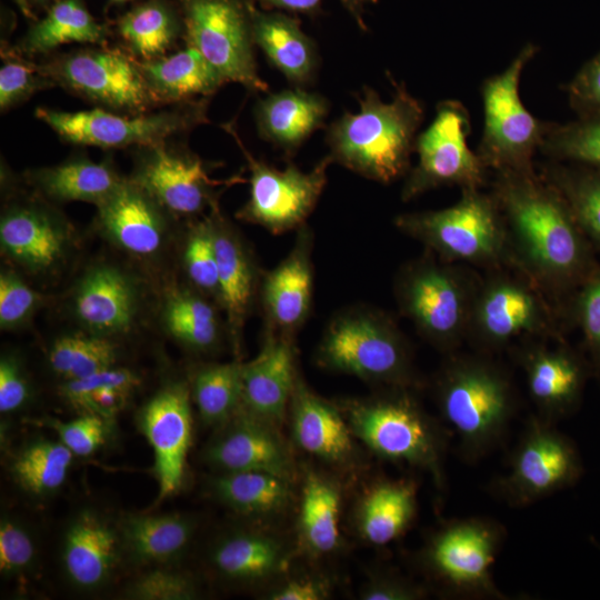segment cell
<instances>
[{
  "instance_id": "cell-1",
  "label": "cell",
  "mask_w": 600,
  "mask_h": 600,
  "mask_svg": "<svg viewBox=\"0 0 600 600\" xmlns=\"http://www.w3.org/2000/svg\"><path fill=\"white\" fill-rule=\"evenodd\" d=\"M512 263L537 284L558 288L580 276L586 262L582 230L560 191L542 174L493 172Z\"/></svg>"
},
{
  "instance_id": "cell-2",
  "label": "cell",
  "mask_w": 600,
  "mask_h": 600,
  "mask_svg": "<svg viewBox=\"0 0 600 600\" xmlns=\"http://www.w3.org/2000/svg\"><path fill=\"white\" fill-rule=\"evenodd\" d=\"M387 77L394 90L390 102L366 86L358 97L359 111H346L326 132L333 162L381 183L408 173L417 131L424 118L422 102L391 73Z\"/></svg>"
},
{
  "instance_id": "cell-3",
  "label": "cell",
  "mask_w": 600,
  "mask_h": 600,
  "mask_svg": "<svg viewBox=\"0 0 600 600\" xmlns=\"http://www.w3.org/2000/svg\"><path fill=\"white\" fill-rule=\"evenodd\" d=\"M436 396L442 418L458 437L459 453L468 462L501 443L516 410L506 372L481 357H451L438 376Z\"/></svg>"
},
{
  "instance_id": "cell-4",
  "label": "cell",
  "mask_w": 600,
  "mask_h": 600,
  "mask_svg": "<svg viewBox=\"0 0 600 600\" xmlns=\"http://www.w3.org/2000/svg\"><path fill=\"white\" fill-rule=\"evenodd\" d=\"M394 223L446 262L496 269L506 262L512 263L506 223L491 192L463 189L454 204L403 213Z\"/></svg>"
},
{
  "instance_id": "cell-5",
  "label": "cell",
  "mask_w": 600,
  "mask_h": 600,
  "mask_svg": "<svg viewBox=\"0 0 600 600\" xmlns=\"http://www.w3.org/2000/svg\"><path fill=\"white\" fill-rule=\"evenodd\" d=\"M404 389L349 402L346 419L352 434L376 454L424 469L442 487L447 436Z\"/></svg>"
},
{
  "instance_id": "cell-6",
  "label": "cell",
  "mask_w": 600,
  "mask_h": 600,
  "mask_svg": "<svg viewBox=\"0 0 600 600\" xmlns=\"http://www.w3.org/2000/svg\"><path fill=\"white\" fill-rule=\"evenodd\" d=\"M317 361L326 369L392 388L416 382L404 337L377 310L352 309L337 316L322 337Z\"/></svg>"
},
{
  "instance_id": "cell-7",
  "label": "cell",
  "mask_w": 600,
  "mask_h": 600,
  "mask_svg": "<svg viewBox=\"0 0 600 600\" xmlns=\"http://www.w3.org/2000/svg\"><path fill=\"white\" fill-rule=\"evenodd\" d=\"M539 50L527 42L503 71L481 83L483 130L476 152L490 172L534 170L533 157L551 122L524 107L519 87L526 66Z\"/></svg>"
},
{
  "instance_id": "cell-8",
  "label": "cell",
  "mask_w": 600,
  "mask_h": 600,
  "mask_svg": "<svg viewBox=\"0 0 600 600\" xmlns=\"http://www.w3.org/2000/svg\"><path fill=\"white\" fill-rule=\"evenodd\" d=\"M396 286L402 313L434 347L452 351L468 337L478 284L460 269L422 258L404 267Z\"/></svg>"
},
{
  "instance_id": "cell-9",
  "label": "cell",
  "mask_w": 600,
  "mask_h": 600,
  "mask_svg": "<svg viewBox=\"0 0 600 600\" xmlns=\"http://www.w3.org/2000/svg\"><path fill=\"white\" fill-rule=\"evenodd\" d=\"M504 538V527L494 519H453L429 538L422 551V562L451 596L508 599L492 576V567Z\"/></svg>"
},
{
  "instance_id": "cell-10",
  "label": "cell",
  "mask_w": 600,
  "mask_h": 600,
  "mask_svg": "<svg viewBox=\"0 0 600 600\" xmlns=\"http://www.w3.org/2000/svg\"><path fill=\"white\" fill-rule=\"evenodd\" d=\"M187 46L197 49L224 78L251 92L268 83L257 70L251 0H178Z\"/></svg>"
},
{
  "instance_id": "cell-11",
  "label": "cell",
  "mask_w": 600,
  "mask_h": 600,
  "mask_svg": "<svg viewBox=\"0 0 600 600\" xmlns=\"http://www.w3.org/2000/svg\"><path fill=\"white\" fill-rule=\"evenodd\" d=\"M470 132V114L462 102L450 99L437 104L432 122L416 138L418 162L407 173L402 201L442 186L463 190L481 189L487 183L490 170L469 148Z\"/></svg>"
},
{
  "instance_id": "cell-12",
  "label": "cell",
  "mask_w": 600,
  "mask_h": 600,
  "mask_svg": "<svg viewBox=\"0 0 600 600\" xmlns=\"http://www.w3.org/2000/svg\"><path fill=\"white\" fill-rule=\"evenodd\" d=\"M223 128L238 143L250 171L249 199L239 210L238 218L273 234L301 228L324 189L332 158L326 156L309 172L290 162L284 170H278L256 159L232 124L227 123Z\"/></svg>"
},
{
  "instance_id": "cell-13",
  "label": "cell",
  "mask_w": 600,
  "mask_h": 600,
  "mask_svg": "<svg viewBox=\"0 0 600 600\" xmlns=\"http://www.w3.org/2000/svg\"><path fill=\"white\" fill-rule=\"evenodd\" d=\"M580 461L571 441L553 423L531 417L512 452L508 471L492 481V493L512 507L532 504L572 484Z\"/></svg>"
},
{
  "instance_id": "cell-14",
  "label": "cell",
  "mask_w": 600,
  "mask_h": 600,
  "mask_svg": "<svg viewBox=\"0 0 600 600\" xmlns=\"http://www.w3.org/2000/svg\"><path fill=\"white\" fill-rule=\"evenodd\" d=\"M207 99L153 114L121 116L103 109L76 112L38 108L36 116L68 142L99 148L154 146L206 122Z\"/></svg>"
},
{
  "instance_id": "cell-15",
  "label": "cell",
  "mask_w": 600,
  "mask_h": 600,
  "mask_svg": "<svg viewBox=\"0 0 600 600\" xmlns=\"http://www.w3.org/2000/svg\"><path fill=\"white\" fill-rule=\"evenodd\" d=\"M537 283L499 273L478 284L468 337L478 347L497 350L516 339L551 333V313Z\"/></svg>"
},
{
  "instance_id": "cell-16",
  "label": "cell",
  "mask_w": 600,
  "mask_h": 600,
  "mask_svg": "<svg viewBox=\"0 0 600 600\" xmlns=\"http://www.w3.org/2000/svg\"><path fill=\"white\" fill-rule=\"evenodd\" d=\"M64 86L108 108L144 111L156 102L138 61L118 50H83L41 68Z\"/></svg>"
},
{
  "instance_id": "cell-17",
  "label": "cell",
  "mask_w": 600,
  "mask_h": 600,
  "mask_svg": "<svg viewBox=\"0 0 600 600\" xmlns=\"http://www.w3.org/2000/svg\"><path fill=\"white\" fill-rule=\"evenodd\" d=\"M140 426L153 451L157 499L162 501L179 490L184 476L192 437L188 388L172 384L159 391L142 409Z\"/></svg>"
},
{
  "instance_id": "cell-18",
  "label": "cell",
  "mask_w": 600,
  "mask_h": 600,
  "mask_svg": "<svg viewBox=\"0 0 600 600\" xmlns=\"http://www.w3.org/2000/svg\"><path fill=\"white\" fill-rule=\"evenodd\" d=\"M148 149L134 181L174 213L192 216L216 208L217 188L238 181L212 180L201 159L167 149L163 142Z\"/></svg>"
},
{
  "instance_id": "cell-19",
  "label": "cell",
  "mask_w": 600,
  "mask_h": 600,
  "mask_svg": "<svg viewBox=\"0 0 600 600\" xmlns=\"http://www.w3.org/2000/svg\"><path fill=\"white\" fill-rule=\"evenodd\" d=\"M277 428L240 408L208 447L207 460L222 473L256 470L291 480L293 459Z\"/></svg>"
},
{
  "instance_id": "cell-20",
  "label": "cell",
  "mask_w": 600,
  "mask_h": 600,
  "mask_svg": "<svg viewBox=\"0 0 600 600\" xmlns=\"http://www.w3.org/2000/svg\"><path fill=\"white\" fill-rule=\"evenodd\" d=\"M297 379L290 334L271 329L259 354L242 364L241 408L279 426L286 418Z\"/></svg>"
},
{
  "instance_id": "cell-21",
  "label": "cell",
  "mask_w": 600,
  "mask_h": 600,
  "mask_svg": "<svg viewBox=\"0 0 600 600\" xmlns=\"http://www.w3.org/2000/svg\"><path fill=\"white\" fill-rule=\"evenodd\" d=\"M160 207L134 180L122 181L98 206L99 223L122 250L137 257H151L162 248L166 236Z\"/></svg>"
},
{
  "instance_id": "cell-22",
  "label": "cell",
  "mask_w": 600,
  "mask_h": 600,
  "mask_svg": "<svg viewBox=\"0 0 600 600\" xmlns=\"http://www.w3.org/2000/svg\"><path fill=\"white\" fill-rule=\"evenodd\" d=\"M137 289L120 269L97 266L79 281L73 309L78 320L101 337L126 332L137 311Z\"/></svg>"
},
{
  "instance_id": "cell-23",
  "label": "cell",
  "mask_w": 600,
  "mask_h": 600,
  "mask_svg": "<svg viewBox=\"0 0 600 600\" xmlns=\"http://www.w3.org/2000/svg\"><path fill=\"white\" fill-rule=\"evenodd\" d=\"M328 113L326 97L292 87L259 99L254 107V121L261 139L290 157L323 127Z\"/></svg>"
},
{
  "instance_id": "cell-24",
  "label": "cell",
  "mask_w": 600,
  "mask_h": 600,
  "mask_svg": "<svg viewBox=\"0 0 600 600\" xmlns=\"http://www.w3.org/2000/svg\"><path fill=\"white\" fill-rule=\"evenodd\" d=\"M311 237L304 226L291 252L264 278L262 302L271 329L290 334L307 319L312 301Z\"/></svg>"
},
{
  "instance_id": "cell-25",
  "label": "cell",
  "mask_w": 600,
  "mask_h": 600,
  "mask_svg": "<svg viewBox=\"0 0 600 600\" xmlns=\"http://www.w3.org/2000/svg\"><path fill=\"white\" fill-rule=\"evenodd\" d=\"M251 24L254 46L292 87L306 88L314 80L318 48L296 17L280 10H262L253 3Z\"/></svg>"
},
{
  "instance_id": "cell-26",
  "label": "cell",
  "mask_w": 600,
  "mask_h": 600,
  "mask_svg": "<svg viewBox=\"0 0 600 600\" xmlns=\"http://www.w3.org/2000/svg\"><path fill=\"white\" fill-rule=\"evenodd\" d=\"M289 407L293 439L302 450L336 464L352 459L354 446L347 419L333 404L312 392L299 377Z\"/></svg>"
},
{
  "instance_id": "cell-27",
  "label": "cell",
  "mask_w": 600,
  "mask_h": 600,
  "mask_svg": "<svg viewBox=\"0 0 600 600\" xmlns=\"http://www.w3.org/2000/svg\"><path fill=\"white\" fill-rule=\"evenodd\" d=\"M527 386L538 417L553 423L569 412L582 383L580 364L568 351L530 346L520 353Z\"/></svg>"
},
{
  "instance_id": "cell-28",
  "label": "cell",
  "mask_w": 600,
  "mask_h": 600,
  "mask_svg": "<svg viewBox=\"0 0 600 600\" xmlns=\"http://www.w3.org/2000/svg\"><path fill=\"white\" fill-rule=\"evenodd\" d=\"M2 251L28 270L41 272L63 258L68 234L63 226L36 207H14L0 222Z\"/></svg>"
},
{
  "instance_id": "cell-29",
  "label": "cell",
  "mask_w": 600,
  "mask_h": 600,
  "mask_svg": "<svg viewBox=\"0 0 600 600\" xmlns=\"http://www.w3.org/2000/svg\"><path fill=\"white\" fill-rule=\"evenodd\" d=\"M117 532L93 512H83L68 528L62 560L69 579L82 589L102 584L118 561Z\"/></svg>"
},
{
  "instance_id": "cell-30",
  "label": "cell",
  "mask_w": 600,
  "mask_h": 600,
  "mask_svg": "<svg viewBox=\"0 0 600 600\" xmlns=\"http://www.w3.org/2000/svg\"><path fill=\"white\" fill-rule=\"evenodd\" d=\"M218 292L233 341L238 343L257 284L252 257L232 228L213 212Z\"/></svg>"
},
{
  "instance_id": "cell-31",
  "label": "cell",
  "mask_w": 600,
  "mask_h": 600,
  "mask_svg": "<svg viewBox=\"0 0 600 600\" xmlns=\"http://www.w3.org/2000/svg\"><path fill=\"white\" fill-rule=\"evenodd\" d=\"M138 64L156 101L189 102L196 97L214 93L227 82L197 49L189 46L174 54Z\"/></svg>"
},
{
  "instance_id": "cell-32",
  "label": "cell",
  "mask_w": 600,
  "mask_h": 600,
  "mask_svg": "<svg viewBox=\"0 0 600 600\" xmlns=\"http://www.w3.org/2000/svg\"><path fill=\"white\" fill-rule=\"evenodd\" d=\"M417 512V486L410 479L382 480L363 496L357 522L362 538L386 546L402 536Z\"/></svg>"
},
{
  "instance_id": "cell-33",
  "label": "cell",
  "mask_w": 600,
  "mask_h": 600,
  "mask_svg": "<svg viewBox=\"0 0 600 600\" xmlns=\"http://www.w3.org/2000/svg\"><path fill=\"white\" fill-rule=\"evenodd\" d=\"M287 546L277 537L239 532L224 538L212 552L216 569L224 577L256 582L282 573L289 564Z\"/></svg>"
},
{
  "instance_id": "cell-34",
  "label": "cell",
  "mask_w": 600,
  "mask_h": 600,
  "mask_svg": "<svg viewBox=\"0 0 600 600\" xmlns=\"http://www.w3.org/2000/svg\"><path fill=\"white\" fill-rule=\"evenodd\" d=\"M339 488L324 476L308 471L303 479L299 528L303 543L314 554H327L340 541Z\"/></svg>"
},
{
  "instance_id": "cell-35",
  "label": "cell",
  "mask_w": 600,
  "mask_h": 600,
  "mask_svg": "<svg viewBox=\"0 0 600 600\" xmlns=\"http://www.w3.org/2000/svg\"><path fill=\"white\" fill-rule=\"evenodd\" d=\"M39 188L59 201H84L99 206L123 181L107 163L77 159L34 174Z\"/></svg>"
},
{
  "instance_id": "cell-36",
  "label": "cell",
  "mask_w": 600,
  "mask_h": 600,
  "mask_svg": "<svg viewBox=\"0 0 600 600\" xmlns=\"http://www.w3.org/2000/svg\"><path fill=\"white\" fill-rule=\"evenodd\" d=\"M290 479L267 471L224 472L213 481L217 497L244 514L281 511L291 499Z\"/></svg>"
},
{
  "instance_id": "cell-37",
  "label": "cell",
  "mask_w": 600,
  "mask_h": 600,
  "mask_svg": "<svg viewBox=\"0 0 600 600\" xmlns=\"http://www.w3.org/2000/svg\"><path fill=\"white\" fill-rule=\"evenodd\" d=\"M106 31L81 0H59L47 16L28 31L23 49L30 53L48 52L61 44L101 43Z\"/></svg>"
},
{
  "instance_id": "cell-38",
  "label": "cell",
  "mask_w": 600,
  "mask_h": 600,
  "mask_svg": "<svg viewBox=\"0 0 600 600\" xmlns=\"http://www.w3.org/2000/svg\"><path fill=\"white\" fill-rule=\"evenodd\" d=\"M182 23L163 0H148L121 17L119 33L141 61L162 57L177 40Z\"/></svg>"
},
{
  "instance_id": "cell-39",
  "label": "cell",
  "mask_w": 600,
  "mask_h": 600,
  "mask_svg": "<svg viewBox=\"0 0 600 600\" xmlns=\"http://www.w3.org/2000/svg\"><path fill=\"white\" fill-rule=\"evenodd\" d=\"M122 533L137 559L166 562L187 547L192 536V523L173 514L136 516L124 520Z\"/></svg>"
},
{
  "instance_id": "cell-40",
  "label": "cell",
  "mask_w": 600,
  "mask_h": 600,
  "mask_svg": "<svg viewBox=\"0 0 600 600\" xmlns=\"http://www.w3.org/2000/svg\"><path fill=\"white\" fill-rule=\"evenodd\" d=\"M138 383L139 379L132 371L110 367L83 378L67 380L62 392L83 413L110 419L124 407Z\"/></svg>"
},
{
  "instance_id": "cell-41",
  "label": "cell",
  "mask_w": 600,
  "mask_h": 600,
  "mask_svg": "<svg viewBox=\"0 0 600 600\" xmlns=\"http://www.w3.org/2000/svg\"><path fill=\"white\" fill-rule=\"evenodd\" d=\"M580 167L552 161L541 174L563 196L580 229L600 242V168Z\"/></svg>"
},
{
  "instance_id": "cell-42",
  "label": "cell",
  "mask_w": 600,
  "mask_h": 600,
  "mask_svg": "<svg viewBox=\"0 0 600 600\" xmlns=\"http://www.w3.org/2000/svg\"><path fill=\"white\" fill-rule=\"evenodd\" d=\"M242 363L211 364L193 380V399L207 424H224L241 408Z\"/></svg>"
},
{
  "instance_id": "cell-43",
  "label": "cell",
  "mask_w": 600,
  "mask_h": 600,
  "mask_svg": "<svg viewBox=\"0 0 600 600\" xmlns=\"http://www.w3.org/2000/svg\"><path fill=\"white\" fill-rule=\"evenodd\" d=\"M539 152L556 162L600 168V111L551 122Z\"/></svg>"
},
{
  "instance_id": "cell-44",
  "label": "cell",
  "mask_w": 600,
  "mask_h": 600,
  "mask_svg": "<svg viewBox=\"0 0 600 600\" xmlns=\"http://www.w3.org/2000/svg\"><path fill=\"white\" fill-rule=\"evenodd\" d=\"M72 457L73 453L61 441H38L16 457L11 471L27 491L48 494L64 482Z\"/></svg>"
},
{
  "instance_id": "cell-45",
  "label": "cell",
  "mask_w": 600,
  "mask_h": 600,
  "mask_svg": "<svg viewBox=\"0 0 600 600\" xmlns=\"http://www.w3.org/2000/svg\"><path fill=\"white\" fill-rule=\"evenodd\" d=\"M164 322L176 339L198 350L211 348L219 338L214 309L200 296L190 292H178L168 300Z\"/></svg>"
},
{
  "instance_id": "cell-46",
  "label": "cell",
  "mask_w": 600,
  "mask_h": 600,
  "mask_svg": "<svg viewBox=\"0 0 600 600\" xmlns=\"http://www.w3.org/2000/svg\"><path fill=\"white\" fill-rule=\"evenodd\" d=\"M114 344L101 336H64L49 351L52 370L67 380L79 379L113 367Z\"/></svg>"
},
{
  "instance_id": "cell-47",
  "label": "cell",
  "mask_w": 600,
  "mask_h": 600,
  "mask_svg": "<svg viewBox=\"0 0 600 600\" xmlns=\"http://www.w3.org/2000/svg\"><path fill=\"white\" fill-rule=\"evenodd\" d=\"M183 261L191 282L202 291L217 294L218 260L213 214L191 229L186 243Z\"/></svg>"
},
{
  "instance_id": "cell-48",
  "label": "cell",
  "mask_w": 600,
  "mask_h": 600,
  "mask_svg": "<svg viewBox=\"0 0 600 600\" xmlns=\"http://www.w3.org/2000/svg\"><path fill=\"white\" fill-rule=\"evenodd\" d=\"M104 420L93 413H83L67 422L50 420L48 424L73 454L86 457L97 451L104 442L107 436Z\"/></svg>"
},
{
  "instance_id": "cell-49",
  "label": "cell",
  "mask_w": 600,
  "mask_h": 600,
  "mask_svg": "<svg viewBox=\"0 0 600 600\" xmlns=\"http://www.w3.org/2000/svg\"><path fill=\"white\" fill-rule=\"evenodd\" d=\"M39 296L11 271L0 274V327L13 329L22 324L36 309Z\"/></svg>"
},
{
  "instance_id": "cell-50",
  "label": "cell",
  "mask_w": 600,
  "mask_h": 600,
  "mask_svg": "<svg viewBox=\"0 0 600 600\" xmlns=\"http://www.w3.org/2000/svg\"><path fill=\"white\" fill-rule=\"evenodd\" d=\"M128 596L139 600H188L196 597V588L186 576L168 570H153L138 578Z\"/></svg>"
},
{
  "instance_id": "cell-51",
  "label": "cell",
  "mask_w": 600,
  "mask_h": 600,
  "mask_svg": "<svg viewBox=\"0 0 600 600\" xmlns=\"http://www.w3.org/2000/svg\"><path fill=\"white\" fill-rule=\"evenodd\" d=\"M48 77L42 69L31 63L10 60L0 69V107L8 109L23 101L47 82Z\"/></svg>"
},
{
  "instance_id": "cell-52",
  "label": "cell",
  "mask_w": 600,
  "mask_h": 600,
  "mask_svg": "<svg viewBox=\"0 0 600 600\" xmlns=\"http://www.w3.org/2000/svg\"><path fill=\"white\" fill-rule=\"evenodd\" d=\"M564 92L577 116L600 111V51L564 86Z\"/></svg>"
},
{
  "instance_id": "cell-53",
  "label": "cell",
  "mask_w": 600,
  "mask_h": 600,
  "mask_svg": "<svg viewBox=\"0 0 600 600\" xmlns=\"http://www.w3.org/2000/svg\"><path fill=\"white\" fill-rule=\"evenodd\" d=\"M34 547L30 536L11 520L0 524V570L14 574L24 570L32 561Z\"/></svg>"
},
{
  "instance_id": "cell-54",
  "label": "cell",
  "mask_w": 600,
  "mask_h": 600,
  "mask_svg": "<svg viewBox=\"0 0 600 600\" xmlns=\"http://www.w3.org/2000/svg\"><path fill=\"white\" fill-rule=\"evenodd\" d=\"M427 591L421 586L398 574L384 573L371 578L363 587V600H418Z\"/></svg>"
},
{
  "instance_id": "cell-55",
  "label": "cell",
  "mask_w": 600,
  "mask_h": 600,
  "mask_svg": "<svg viewBox=\"0 0 600 600\" xmlns=\"http://www.w3.org/2000/svg\"><path fill=\"white\" fill-rule=\"evenodd\" d=\"M253 3H260L268 10H280L286 12L317 14L320 11L323 0H251ZM346 11L351 16L357 26L367 31L364 14L367 6L377 3L378 0H338Z\"/></svg>"
},
{
  "instance_id": "cell-56",
  "label": "cell",
  "mask_w": 600,
  "mask_h": 600,
  "mask_svg": "<svg viewBox=\"0 0 600 600\" xmlns=\"http://www.w3.org/2000/svg\"><path fill=\"white\" fill-rule=\"evenodd\" d=\"M28 384L17 360L3 357L0 361V411L8 413L24 404Z\"/></svg>"
},
{
  "instance_id": "cell-57",
  "label": "cell",
  "mask_w": 600,
  "mask_h": 600,
  "mask_svg": "<svg viewBox=\"0 0 600 600\" xmlns=\"http://www.w3.org/2000/svg\"><path fill=\"white\" fill-rule=\"evenodd\" d=\"M579 320L594 354L600 359V274L589 281L578 303Z\"/></svg>"
},
{
  "instance_id": "cell-58",
  "label": "cell",
  "mask_w": 600,
  "mask_h": 600,
  "mask_svg": "<svg viewBox=\"0 0 600 600\" xmlns=\"http://www.w3.org/2000/svg\"><path fill=\"white\" fill-rule=\"evenodd\" d=\"M328 586L314 578L289 580L268 594L270 600H322L328 597Z\"/></svg>"
},
{
  "instance_id": "cell-59",
  "label": "cell",
  "mask_w": 600,
  "mask_h": 600,
  "mask_svg": "<svg viewBox=\"0 0 600 600\" xmlns=\"http://www.w3.org/2000/svg\"><path fill=\"white\" fill-rule=\"evenodd\" d=\"M14 2L26 17L33 18L29 0H14Z\"/></svg>"
},
{
  "instance_id": "cell-60",
  "label": "cell",
  "mask_w": 600,
  "mask_h": 600,
  "mask_svg": "<svg viewBox=\"0 0 600 600\" xmlns=\"http://www.w3.org/2000/svg\"><path fill=\"white\" fill-rule=\"evenodd\" d=\"M113 2H126V1H129V0H111Z\"/></svg>"
},
{
  "instance_id": "cell-61",
  "label": "cell",
  "mask_w": 600,
  "mask_h": 600,
  "mask_svg": "<svg viewBox=\"0 0 600 600\" xmlns=\"http://www.w3.org/2000/svg\"><path fill=\"white\" fill-rule=\"evenodd\" d=\"M40 1H44V0H40Z\"/></svg>"
}]
</instances>
